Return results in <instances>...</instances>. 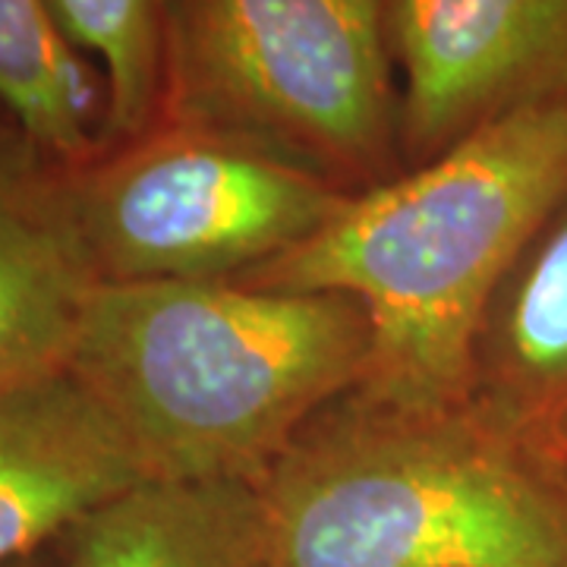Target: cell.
<instances>
[{"instance_id": "8fae6325", "label": "cell", "mask_w": 567, "mask_h": 567, "mask_svg": "<svg viewBox=\"0 0 567 567\" xmlns=\"http://www.w3.org/2000/svg\"><path fill=\"white\" fill-rule=\"evenodd\" d=\"M0 107L54 162L102 155V73L58 35L41 0H0Z\"/></svg>"}, {"instance_id": "7c38bea8", "label": "cell", "mask_w": 567, "mask_h": 567, "mask_svg": "<svg viewBox=\"0 0 567 567\" xmlns=\"http://www.w3.org/2000/svg\"><path fill=\"white\" fill-rule=\"evenodd\" d=\"M82 61L104 80L102 152L145 136L164 102L167 0H41Z\"/></svg>"}, {"instance_id": "5bb4252c", "label": "cell", "mask_w": 567, "mask_h": 567, "mask_svg": "<svg viewBox=\"0 0 567 567\" xmlns=\"http://www.w3.org/2000/svg\"><path fill=\"white\" fill-rule=\"evenodd\" d=\"M558 476H561V480H565V483H567V461H565V464H561V470H558Z\"/></svg>"}, {"instance_id": "5b68a950", "label": "cell", "mask_w": 567, "mask_h": 567, "mask_svg": "<svg viewBox=\"0 0 567 567\" xmlns=\"http://www.w3.org/2000/svg\"><path fill=\"white\" fill-rule=\"evenodd\" d=\"M99 284L240 281L331 221L353 193L275 152L183 123L61 164Z\"/></svg>"}, {"instance_id": "3957f363", "label": "cell", "mask_w": 567, "mask_h": 567, "mask_svg": "<svg viewBox=\"0 0 567 567\" xmlns=\"http://www.w3.org/2000/svg\"><path fill=\"white\" fill-rule=\"evenodd\" d=\"M259 488L271 567H567V483L470 404L353 388Z\"/></svg>"}, {"instance_id": "6da1fadb", "label": "cell", "mask_w": 567, "mask_h": 567, "mask_svg": "<svg viewBox=\"0 0 567 567\" xmlns=\"http://www.w3.org/2000/svg\"><path fill=\"white\" fill-rule=\"evenodd\" d=\"M565 196L567 107H524L353 193L322 230L237 284L353 297L372 324L360 394L466 404L488 303Z\"/></svg>"}, {"instance_id": "7a4b0ae2", "label": "cell", "mask_w": 567, "mask_h": 567, "mask_svg": "<svg viewBox=\"0 0 567 567\" xmlns=\"http://www.w3.org/2000/svg\"><path fill=\"white\" fill-rule=\"evenodd\" d=\"M372 324L344 293L237 281L99 284L70 372L152 480L262 483L324 406L365 379Z\"/></svg>"}, {"instance_id": "277c9868", "label": "cell", "mask_w": 567, "mask_h": 567, "mask_svg": "<svg viewBox=\"0 0 567 567\" xmlns=\"http://www.w3.org/2000/svg\"><path fill=\"white\" fill-rule=\"evenodd\" d=\"M158 123L259 145L347 193L398 177L388 0H167Z\"/></svg>"}, {"instance_id": "9c48e42d", "label": "cell", "mask_w": 567, "mask_h": 567, "mask_svg": "<svg viewBox=\"0 0 567 567\" xmlns=\"http://www.w3.org/2000/svg\"><path fill=\"white\" fill-rule=\"evenodd\" d=\"M466 404L548 470L567 461V196L488 303Z\"/></svg>"}, {"instance_id": "52a82bcc", "label": "cell", "mask_w": 567, "mask_h": 567, "mask_svg": "<svg viewBox=\"0 0 567 567\" xmlns=\"http://www.w3.org/2000/svg\"><path fill=\"white\" fill-rule=\"evenodd\" d=\"M148 480L123 425L70 369L0 394V567L48 551Z\"/></svg>"}, {"instance_id": "ba28073f", "label": "cell", "mask_w": 567, "mask_h": 567, "mask_svg": "<svg viewBox=\"0 0 567 567\" xmlns=\"http://www.w3.org/2000/svg\"><path fill=\"white\" fill-rule=\"evenodd\" d=\"M99 287L58 183V162L0 121V394L70 365Z\"/></svg>"}, {"instance_id": "30bf717a", "label": "cell", "mask_w": 567, "mask_h": 567, "mask_svg": "<svg viewBox=\"0 0 567 567\" xmlns=\"http://www.w3.org/2000/svg\"><path fill=\"white\" fill-rule=\"evenodd\" d=\"M58 567H271L259 483L148 480L54 543Z\"/></svg>"}, {"instance_id": "4fadbf2b", "label": "cell", "mask_w": 567, "mask_h": 567, "mask_svg": "<svg viewBox=\"0 0 567 567\" xmlns=\"http://www.w3.org/2000/svg\"><path fill=\"white\" fill-rule=\"evenodd\" d=\"M7 567H58L54 546L48 548V551H41V555H32V558H25V561H17V565H7Z\"/></svg>"}, {"instance_id": "8992f818", "label": "cell", "mask_w": 567, "mask_h": 567, "mask_svg": "<svg viewBox=\"0 0 567 567\" xmlns=\"http://www.w3.org/2000/svg\"><path fill=\"white\" fill-rule=\"evenodd\" d=\"M404 167L483 123L567 107V0H388Z\"/></svg>"}]
</instances>
